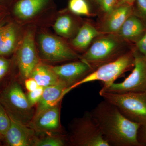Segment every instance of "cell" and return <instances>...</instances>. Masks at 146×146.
Returning <instances> with one entry per match:
<instances>
[{"instance_id":"cell-24","label":"cell","mask_w":146,"mask_h":146,"mask_svg":"<svg viewBox=\"0 0 146 146\" xmlns=\"http://www.w3.org/2000/svg\"><path fill=\"white\" fill-rule=\"evenodd\" d=\"M133 7V14L138 17L146 25V0H135Z\"/></svg>"},{"instance_id":"cell-23","label":"cell","mask_w":146,"mask_h":146,"mask_svg":"<svg viewBox=\"0 0 146 146\" xmlns=\"http://www.w3.org/2000/svg\"><path fill=\"white\" fill-rule=\"evenodd\" d=\"M102 12V17L110 13L120 4L119 0H96Z\"/></svg>"},{"instance_id":"cell-1","label":"cell","mask_w":146,"mask_h":146,"mask_svg":"<svg viewBox=\"0 0 146 146\" xmlns=\"http://www.w3.org/2000/svg\"><path fill=\"white\" fill-rule=\"evenodd\" d=\"M90 112L110 146H141L137 140L141 124L128 119L113 104L104 100Z\"/></svg>"},{"instance_id":"cell-3","label":"cell","mask_w":146,"mask_h":146,"mask_svg":"<svg viewBox=\"0 0 146 146\" xmlns=\"http://www.w3.org/2000/svg\"><path fill=\"white\" fill-rule=\"evenodd\" d=\"M135 64L133 48L117 59L101 65L84 78L65 90V95L80 85L93 81L104 83L102 89H106L126 72L132 70Z\"/></svg>"},{"instance_id":"cell-16","label":"cell","mask_w":146,"mask_h":146,"mask_svg":"<svg viewBox=\"0 0 146 146\" xmlns=\"http://www.w3.org/2000/svg\"><path fill=\"white\" fill-rule=\"evenodd\" d=\"M98 27L89 23H85L79 29L72 41L76 49L85 52L96 38L102 35Z\"/></svg>"},{"instance_id":"cell-20","label":"cell","mask_w":146,"mask_h":146,"mask_svg":"<svg viewBox=\"0 0 146 146\" xmlns=\"http://www.w3.org/2000/svg\"><path fill=\"white\" fill-rule=\"evenodd\" d=\"M55 31L63 37H71L75 29V24L70 15H63L56 19L54 25Z\"/></svg>"},{"instance_id":"cell-10","label":"cell","mask_w":146,"mask_h":146,"mask_svg":"<svg viewBox=\"0 0 146 146\" xmlns=\"http://www.w3.org/2000/svg\"><path fill=\"white\" fill-rule=\"evenodd\" d=\"M60 102L53 107L35 113L34 117L28 126L39 133L60 132Z\"/></svg>"},{"instance_id":"cell-26","label":"cell","mask_w":146,"mask_h":146,"mask_svg":"<svg viewBox=\"0 0 146 146\" xmlns=\"http://www.w3.org/2000/svg\"><path fill=\"white\" fill-rule=\"evenodd\" d=\"M44 87L39 86L34 91L29 92L27 97L31 106L39 102L42 98Z\"/></svg>"},{"instance_id":"cell-12","label":"cell","mask_w":146,"mask_h":146,"mask_svg":"<svg viewBox=\"0 0 146 146\" xmlns=\"http://www.w3.org/2000/svg\"><path fill=\"white\" fill-rule=\"evenodd\" d=\"M132 14V5L120 4L110 13L102 17L98 28L103 34H116Z\"/></svg>"},{"instance_id":"cell-17","label":"cell","mask_w":146,"mask_h":146,"mask_svg":"<svg viewBox=\"0 0 146 146\" xmlns=\"http://www.w3.org/2000/svg\"><path fill=\"white\" fill-rule=\"evenodd\" d=\"M49 0H20L16 3L14 13L18 18L27 19L35 16L44 8Z\"/></svg>"},{"instance_id":"cell-19","label":"cell","mask_w":146,"mask_h":146,"mask_svg":"<svg viewBox=\"0 0 146 146\" xmlns=\"http://www.w3.org/2000/svg\"><path fill=\"white\" fill-rule=\"evenodd\" d=\"M16 31L13 25H9L0 29V55L9 54L15 48Z\"/></svg>"},{"instance_id":"cell-5","label":"cell","mask_w":146,"mask_h":146,"mask_svg":"<svg viewBox=\"0 0 146 146\" xmlns=\"http://www.w3.org/2000/svg\"><path fill=\"white\" fill-rule=\"evenodd\" d=\"M100 96L113 104L128 119L141 124L146 123V91L125 93L99 92Z\"/></svg>"},{"instance_id":"cell-32","label":"cell","mask_w":146,"mask_h":146,"mask_svg":"<svg viewBox=\"0 0 146 146\" xmlns=\"http://www.w3.org/2000/svg\"><path fill=\"white\" fill-rule=\"evenodd\" d=\"M1 135H0V138H1Z\"/></svg>"},{"instance_id":"cell-18","label":"cell","mask_w":146,"mask_h":146,"mask_svg":"<svg viewBox=\"0 0 146 146\" xmlns=\"http://www.w3.org/2000/svg\"><path fill=\"white\" fill-rule=\"evenodd\" d=\"M30 77L34 79L39 86L44 88L54 84L60 80L51 67L39 63L35 68Z\"/></svg>"},{"instance_id":"cell-13","label":"cell","mask_w":146,"mask_h":146,"mask_svg":"<svg viewBox=\"0 0 146 146\" xmlns=\"http://www.w3.org/2000/svg\"><path fill=\"white\" fill-rule=\"evenodd\" d=\"M8 115L10 119V125L5 136L7 143L11 146H32L35 138V131Z\"/></svg>"},{"instance_id":"cell-31","label":"cell","mask_w":146,"mask_h":146,"mask_svg":"<svg viewBox=\"0 0 146 146\" xmlns=\"http://www.w3.org/2000/svg\"><path fill=\"white\" fill-rule=\"evenodd\" d=\"M120 4H124L129 5H133L135 0H119Z\"/></svg>"},{"instance_id":"cell-6","label":"cell","mask_w":146,"mask_h":146,"mask_svg":"<svg viewBox=\"0 0 146 146\" xmlns=\"http://www.w3.org/2000/svg\"><path fill=\"white\" fill-rule=\"evenodd\" d=\"M135 64L132 72L122 82L115 83L100 92L125 93L146 91V57L133 48Z\"/></svg>"},{"instance_id":"cell-4","label":"cell","mask_w":146,"mask_h":146,"mask_svg":"<svg viewBox=\"0 0 146 146\" xmlns=\"http://www.w3.org/2000/svg\"><path fill=\"white\" fill-rule=\"evenodd\" d=\"M68 145L110 146L90 112L73 119L68 125Z\"/></svg>"},{"instance_id":"cell-11","label":"cell","mask_w":146,"mask_h":146,"mask_svg":"<svg viewBox=\"0 0 146 146\" xmlns=\"http://www.w3.org/2000/svg\"><path fill=\"white\" fill-rule=\"evenodd\" d=\"M51 68L59 79L67 84L68 88L94 70L91 65L82 60Z\"/></svg>"},{"instance_id":"cell-21","label":"cell","mask_w":146,"mask_h":146,"mask_svg":"<svg viewBox=\"0 0 146 146\" xmlns=\"http://www.w3.org/2000/svg\"><path fill=\"white\" fill-rule=\"evenodd\" d=\"M68 7L71 12L76 15L88 17L94 15L86 0H70Z\"/></svg>"},{"instance_id":"cell-7","label":"cell","mask_w":146,"mask_h":146,"mask_svg":"<svg viewBox=\"0 0 146 146\" xmlns=\"http://www.w3.org/2000/svg\"><path fill=\"white\" fill-rule=\"evenodd\" d=\"M39 44L41 57L47 61L59 62L81 60V56L64 41L50 35H41Z\"/></svg>"},{"instance_id":"cell-27","label":"cell","mask_w":146,"mask_h":146,"mask_svg":"<svg viewBox=\"0 0 146 146\" xmlns=\"http://www.w3.org/2000/svg\"><path fill=\"white\" fill-rule=\"evenodd\" d=\"M137 140L141 146H146V123L140 125L137 133Z\"/></svg>"},{"instance_id":"cell-29","label":"cell","mask_w":146,"mask_h":146,"mask_svg":"<svg viewBox=\"0 0 146 146\" xmlns=\"http://www.w3.org/2000/svg\"><path fill=\"white\" fill-rule=\"evenodd\" d=\"M25 86L28 92L34 91L39 86L34 79L30 77L26 79L25 80Z\"/></svg>"},{"instance_id":"cell-8","label":"cell","mask_w":146,"mask_h":146,"mask_svg":"<svg viewBox=\"0 0 146 146\" xmlns=\"http://www.w3.org/2000/svg\"><path fill=\"white\" fill-rule=\"evenodd\" d=\"M3 99L11 109L8 115L28 125L35 114L21 86L16 82L11 84L5 92Z\"/></svg>"},{"instance_id":"cell-33","label":"cell","mask_w":146,"mask_h":146,"mask_svg":"<svg viewBox=\"0 0 146 146\" xmlns=\"http://www.w3.org/2000/svg\"><path fill=\"white\" fill-rule=\"evenodd\" d=\"M1 27H0V29H1Z\"/></svg>"},{"instance_id":"cell-14","label":"cell","mask_w":146,"mask_h":146,"mask_svg":"<svg viewBox=\"0 0 146 146\" xmlns=\"http://www.w3.org/2000/svg\"><path fill=\"white\" fill-rule=\"evenodd\" d=\"M146 31V25L138 17L131 14L127 18L117 33L126 42L134 45Z\"/></svg>"},{"instance_id":"cell-22","label":"cell","mask_w":146,"mask_h":146,"mask_svg":"<svg viewBox=\"0 0 146 146\" xmlns=\"http://www.w3.org/2000/svg\"><path fill=\"white\" fill-rule=\"evenodd\" d=\"M68 145L67 135L64 136H49L41 139L35 138L33 146H64Z\"/></svg>"},{"instance_id":"cell-30","label":"cell","mask_w":146,"mask_h":146,"mask_svg":"<svg viewBox=\"0 0 146 146\" xmlns=\"http://www.w3.org/2000/svg\"><path fill=\"white\" fill-rule=\"evenodd\" d=\"M9 63L8 60L0 58V79L8 71Z\"/></svg>"},{"instance_id":"cell-2","label":"cell","mask_w":146,"mask_h":146,"mask_svg":"<svg viewBox=\"0 0 146 146\" xmlns=\"http://www.w3.org/2000/svg\"><path fill=\"white\" fill-rule=\"evenodd\" d=\"M117 34H103L97 37L83 55L81 60L94 70L101 65L117 59L133 48Z\"/></svg>"},{"instance_id":"cell-15","label":"cell","mask_w":146,"mask_h":146,"mask_svg":"<svg viewBox=\"0 0 146 146\" xmlns=\"http://www.w3.org/2000/svg\"><path fill=\"white\" fill-rule=\"evenodd\" d=\"M68 88L64 82L59 80L57 83L45 87L41 99L38 103L35 113L53 107L61 102L65 96V91Z\"/></svg>"},{"instance_id":"cell-9","label":"cell","mask_w":146,"mask_h":146,"mask_svg":"<svg viewBox=\"0 0 146 146\" xmlns=\"http://www.w3.org/2000/svg\"><path fill=\"white\" fill-rule=\"evenodd\" d=\"M18 68L21 76L27 79L39 64V58L35 45L34 36L29 31L24 36L17 55Z\"/></svg>"},{"instance_id":"cell-25","label":"cell","mask_w":146,"mask_h":146,"mask_svg":"<svg viewBox=\"0 0 146 146\" xmlns=\"http://www.w3.org/2000/svg\"><path fill=\"white\" fill-rule=\"evenodd\" d=\"M10 125V119L8 113L0 105V135L5 136Z\"/></svg>"},{"instance_id":"cell-28","label":"cell","mask_w":146,"mask_h":146,"mask_svg":"<svg viewBox=\"0 0 146 146\" xmlns=\"http://www.w3.org/2000/svg\"><path fill=\"white\" fill-rule=\"evenodd\" d=\"M135 49L146 57V31L142 37L134 45Z\"/></svg>"}]
</instances>
